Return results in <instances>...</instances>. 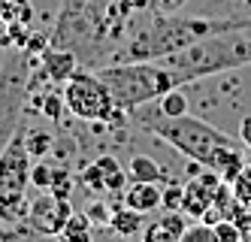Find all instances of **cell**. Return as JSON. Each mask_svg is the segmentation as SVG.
<instances>
[{
  "label": "cell",
  "instance_id": "19",
  "mask_svg": "<svg viewBox=\"0 0 251 242\" xmlns=\"http://www.w3.org/2000/svg\"><path fill=\"white\" fill-rule=\"evenodd\" d=\"M40 112L49 115L51 121H61L64 112H67V100H64V91H46V94H40Z\"/></svg>",
  "mask_w": 251,
  "mask_h": 242
},
{
  "label": "cell",
  "instance_id": "20",
  "mask_svg": "<svg viewBox=\"0 0 251 242\" xmlns=\"http://www.w3.org/2000/svg\"><path fill=\"white\" fill-rule=\"evenodd\" d=\"M157 109H160L167 118L188 115V97L182 94V88H176V91H170V94H164V97L157 100Z\"/></svg>",
  "mask_w": 251,
  "mask_h": 242
},
{
  "label": "cell",
  "instance_id": "10",
  "mask_svg": "<svg viewBox=\"0 0 251 242\" xmlns=\"http://www.w3.org/2000/svg\"><path fill=\"white\" fill-rule=\"evenodd\" d=\"M221 185H227V182L218 173L200 166V170L182 185V212L188 218H203L209 212V206L215 203V197H218Z\"/></svg>",
  "mask_w": 251,
  "mask_h": 242
},
{
  "label": "cell",
  "instance_id": "6",
  "mask_svg": "<svg viewBox=\"0 0 251 242\" xmlns=\"http://www.w3.org/2000/svg\"><path fill=\"white\" fill-rule=\"evenodd\" d=\"M33 67H37V61L22 49H9L3 67H0V155L22 130Z\"/></svg>",
  "mask_w": 251,
  "mask_h": 242
},
{
  "label": "cell",
  "instance_id": "4",
  "mask_svg": "<svg viewBox=\"0 0 251 242\" xmlns=\"http://www.w3.org/2000/svg\"><path fill=\"white\" fill-rule=\"evenodd\" d=\"M160 64L182 70L197 82V79L215 76V73L239 70V67L251 64V46L245 40H239V33H218V36L200 40L182 52L167 54V58H160Z\"/></svg>",
  "mask_w": 251,
  "mask_h": 242
},
{
  "label": "cell",
  "instance_id": "29",
  "mask_svg": "<svg viewBox=\"0 0 251 242\" xmlns=\"http://www.w3.org/2000/svg\"><path fill=\"white\" fill-rule=\"evenodd\" d=\"M185 3H188V0H151V6L157 12H182Z\"/></svg>",
  "mask_w": 251,
  "mask_h": 242
},
{
  "label": "cell",
  "instance_id": "24",
  "mask_svg": "<svg viewBox=\"0 0 251 242\" xmlns=\"http://www.w3.org/2000/svg\"><path fill=\"white\" fill-rule=\"evenodd\" d=\"M22 134H25V130H22ZM25 145H27L30 158H43L51 148V136L43 134V130H30V134H25Z\"/></svg>",
  "mask_w": 251,
  "mask_h": 242
},
{
  "label": "cell",
  "instance_id": "30",
  "mask_svg": "<svg viewBox=\"0 0 251 242\" xmlns=\"http://www.w3.org/2000/svg\"><path fill=\"white\" fill-rule=\"evenodd\" d=\"M118 3L127 9V12H142V9L151 6V0H118Z\"/></svg>",
  "mask_w": 251,
  "mask_h": 242
},
{
  "label": "cell",
  "instance_id": "7",
  "mask_svg": "<svg viewBox=\"0 0 251 242\" xmlns=\"http://www.w3.org/2000/svg\"><path fill=\"white\" fill-rule=\"evenodd\" d=\"M106 25L94 3L88 0H64L61 15L55 27L49 33V46L51 49H67L76 58H91L97 52V43L103 40Z\"/></svg>",
  "mask_w": 251,
  "mask_h": 242
},
{
  "label": "cell",
  "instance_id": "32",
  "mask_svg": "<svg viewBox=\"0 0 251 242\" xmlns=\"http://www.w3.org/2000/svg\"><path fill=\"white\" fill-rule=\"evenodd\" d=\"M242 145H248V152H251V115L242 118Z\"/></svg>",
  "mask_w": 251,
  "mask_h": 242
},
{
  "label": "cell",
  "instance_id": "11",
  "mask_svg": "<svg viewBox=\"0 0 251 242\" xmlns=\"http://www.w3.org/2000/svg\"><path fill=\"white\" fill-rule=\"evenodd\" d=\"M79 182H82L91 194L106 197V194H124L130 176H127V170L118 163V158L100 155L94 163H88L85 170H82V179H79Z\"/></svg>",
  "mask_w": 251,
  "mask_h": 242
},
{
  "label": "cell",
  "instance_id": "2",
  "mask_svg": "<svg viewBox=\"0 0 251 242\" xmlns=\"http://www.w3.org/2000/svg\"><path fill=\"white\" fill-rule=\"evenodd\" d=\"M239 30H251V18H191L178 12H157L115 52V61H160L209 36Z\"/></svg>",
  "mask_w": 251,
  "mask_h": 242
},
{
  "label": "cell",
  "instance_id": "3",
  "mask_svg": "<svg viewBox=\"0 0 251 242\" xmlns=\"http://www.w3.org/2000/svg\"><path fill=\"white\" fill-rule=\"evenodd\" d=\"M97 76L112 91V100L124 112L157 103L164 94L185 88L194 79L182 70H173L160 61H112L97 70Z\"/></svg>",
  "mask_w": 251,
  "mask_h": 242
},
{
  "label": "cell",
  "instance_id": "23",
  "mask_svg": "<svg viewBox=\"0 0 251 242\" xmlns=\"http://www.w3.org/2000/svg\"><path fill=\"white\" fill-rule=\"evenodd\" d=\"M215 227V236H218V242H245V230L236 224V221H230V218H224V221H218V224H212Z\"/></svg>",
  "mask_w": 251,
  "mask_h": 242
},
{
  "label": "cell",
  "instance_id": "13",
  "mask_svg": "<svg viewBox=\"0 0 251 242\" xmlns=\"http://www.w3.org/2000/svg\"><path fill=\"white\" fill-rule=\"evenodd\" d=\"M124 206H130L142 215H149L154 209L164 206V185H151V182H130L124 188Z\"/></svg>",
  "mask_w": 251,
  "mask_h": 242
},
{
  "label": "cell",
  "instance_id": "16",
  "mask_svg": "<svg viewBox=\"0 0 251 242\" xmlns=\"http://www.w3.org/2000/svg\"><path fill=\"white\" fill-rule=\"evenodd\" d=\"M58 242H94V224L85 212H73L67 227L58 233Z\"/></svg>",
  "mask_w": 251,
  "mask_h": 242
},
{
  "label": "cell",
  "instance_id": "8",
  "mask_svg": "<svg viewBox=\"0 0 251 242\" xmlns=\"http://www.w3.org/2000/svg\"><path fill=\"white\" fill-rule=\"evenodd\" d=\"M61 91H64V100H67V112L82 118V121L115 124L124 115V109L115 106L112 91L97 76V70H76L73 76L61 85Z\"/></svg>",
  "mask_w": 251,
  "mask_h": 242
},
{
  "label": "cell",
  "instance_id": "21",
  "mask_svg": "<svg viewBox=\"0 0 251 242\" xmlns=\"http://www.w3.org/2000/svg\"><path fill=\"white\" fill-rule=\"evenodd\" d=\"M230 188H233V197H236L245 209H251V163L242 166V173L230 182Z\"/></svg>",
  "mask_w": 251,
  "mask_h": 242
},
{
  "label": "cell",
  "instance_id": "22",
  "mask_svg": "<svg viewBox=\"0 0 251 242\" xmlns=\"http://www.w3.org/2000/svg\"><path fill=\"white\" fill-rule=\"evenodd\" d=\"M49 191L55 194V197L70 200V194H73V176H70V170L55 166V170H51V185H49Z\"/></svg>",
  "mask_w": 251,
  "mask_h": 242
},
{
  "label": "cell",
  "instance_id": "33",
  "mask_svg": "<svg viewBox=\"0 0 251 242\" xmlns=\"http://www.w3.org/2000/svg\"><path fill=\"white\" fill-rule=\"evenodd\" d=\"M6 239H15V233H9L3 224H0V242H6Z\"/></svg>",
  "mask_w": 251,
  "mask_h": 242
},
{
  "label": "cell",
  "instance_id": "28",
  "mask_svg": "<svg viewBox=\"0 0 251 242\" xmlns=\"http://www.w3.org/2000/svg\"><path fill=\"white\" fill-rule=\"evenodd\" d=\"M85 215L91 218V224H106V227H109V215H112V209H106L103 203H94V206H88Z\"/></svg>",
  "mask_w": 251,
  "mask_h": 242
},
{
  "label": "cell",
  "instance_id": "1",
  "mask_svg": "<svg viewBox=\"0 0 251 242\" xmlns=\"http://www.w3.org/2000/svg\"><path fill=\"white\" fill-rule=\"evenodd\" d=\"M139 112V124L151 130V134L173 145L178 155H185L188 161L203 163L206 170H215L227 185L242 173V155H239V139H233L230 134L218 130L215 124L194 118V115H178V118H167L160 109H133Z\"/></svg>",
  "mask_w": 251,
  "mask_h": 242
},
{
  "label": "cell",
  "instance_id": "14",
  "mask_svg": "<svg viewBox=\"0 0 251 242\" xmlns=\"http://www.w3.org/2000/svg\"><path fill=\"white\" fill-rule=\"evenodd\" d=\"M185 218H188L185 212H164L160 218H154L151 224H146L142 242H178L188 230Z\"/></svg>",
  "mask_w": 251,
  "mask_h": 242
},
{
  "label": "cell",
  "instance_id": "12",
  "mask_svg": "<svg viewBox=\"0 0 251 242\" xmlns=\"http://www.w3.org/2000/svg\"><path fill=\"white\" fill-rule=\"evenodd\" d=\"M79 70V58L73 52H67V49H46L43 52V58L37 64V73L49 82V85H64L73 73Z\"/></svg>",
  "mask_w": 251,
  "mask_h": 242
},
{
  "label": "cell",
  "instance_id": "31",
  "mask_svg": "<svg viewBox=\"0 0 251 242\" xmlns=\"http://www.w3.org/2000/svg\"><path fill=\"white\" fill-rule=\"evenodd\" d=\"M0 49H12V33H9V22L0 18Z\"/></svg>",
  "mask_w": 251,
  "mask_h": 242
},
{
  "label": "cell",
  "instance_id": "34",
  "mask_svg": "<svg viewBox=\"0 0 251 242\" xmlns=\"http://www.w3.org/2000/svg\"><path fill=\"white\" fill-rule=\"evenodd\" d=\"M6 242H15V239H6Z\"/></svg>",
  "mask_w": 251,
  "mask_h": 242
},
{
  "label": "cell",
  "instance_id": "15",
  "mask_svg": "<svg viewBox=\"0 0 251 242\" xmlns=\"http://www.w3.org/2000/svg\"><path fill=\"white\" fill-rule=\"evenodd\" d=\"M127 176L130 182H151V185H170L167 170H160V163L146 158V155H136L127 166Z\"/></svg>",
  "mask_w": 251,
  "mask_h": 242
},
{
  "label": "cell",
  "instance_id": "18",
  "mask_svg": "<svg viewBox=\"0 0 251 242\" xmlns=\"http://www.w3.org/2000/svg\"><path fill=\"white\" fill-rule=\"evenodd\" d=\"M0 18L9 25H30L33 22V3L30 0H0Z\"/></svg>",
  "mask_w": 251,
  "mask_h": 242
},
{
  "label": "cell",
  "instance_id": "5",
  "mask_svg": "<svg viewBox=\"0 0 251 242\" xmlns=\"http://www.w3.org/2000/svg\"><path fill=\"white\" fill-rule=\"evenodd\" d=\"M33 158L25 145V134L19 130L15 139L0 155V224L19 227L27 221V188H30Z\"/></svg>",
  "mask_w": 251,
  "mask_h": 242
},
{
  "label": "cell",
  "instance_id": "27",
  "mask_svg": "<svg viewBox=\"0 0 251 242\" xmlns=\"http://www.w3.org/2000/svg\"><path fill=\"white\" fill-rule=\"evenodd\" d=\"M164 206L167 212H182V185H167L164 188Z\"/></svg>",
  "mask_w": 251,
  "mask_h": 242
},
{
  "label": "cell",
  "instance_id": "25",
  "mask_svg": "<svg viewBox=\"0 0 251 242\" xmlns=\"http://www.w3.org/2000/svg\"><path fill=\"white\" fill-rule=\"evenodd\" d=\"M178 242H218V236H215V227L212 224H194V227H188L185 230V236L178 239Z\"/></svg>",
  "mask_w": 251,
  "mask_h": 242
},
{
  "label": "cell",
  "instance_id": "9",
  "mask_svg": "<svg viewBox=\"0 0 251 242\" xmlns=\"http://www.w3.org/2000/svg\"><path fill=\"white\" fill-rule=\"evenodd\" d=\"M70 215H73V206L70 200L55 197L51 191H40L37 197L30 200L27 206V230H33L37 236H49V239H58V233L67 227Z\"/></svg>",
  "mask_w": 251,
  "mask_h": 242
},
{
  "label": "cell",
  "instance_id": "17",
  "mask_svg": "<svg viewBox=\"0 0 251 242\" xmlns=\"http://www.w3.org/2000/svg\"><path fill=\"white\" fill-rule=\"evenodd\" d=\"M109 230H115L118 236H136L142 230V212L124 206V209H112L109 215Z\"/></svg>",
  "mask_w": 251,
  "mask_h": 242
},
{
  "label": "cell",
  "instance_id": "26",
  "mask_svg": "<svg viewBox=\"0 0 251 242\" xmlns=\"http://www.w3.org/2000/svg\"><path fill=\"white\" fill-rule=\"evenodd\" d=\"M51 170L55 166H49V163H33L30 166V185L37 191H49V185H51Z\"/></svg>",
  "mask_w": 251,
  "mask_h": 242
}]
</instances>
